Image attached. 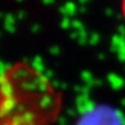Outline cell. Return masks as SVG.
I'll use <instances>...</instances> for the list:
<instances>
[{"mask_svg": "<svg viewBox=\"0 0 125 125\" xmlns=\"http://www.w3.org/2000/svg\"><path fill=\"white\" fill-rule=\"evenodd\" d=\"M122 12H123L124 19H125V0H122Z\"/></svg>", "mask_w": 125, "mask_h": 125, "instance_id": "cell-2", "label": "cell"}, {"mask_svg": "<svg viewBox=\"0 0 125 125\" xmlns=\"http://www.w3.org/2000/svg\"><path fill=\"white\" fill-rule=\"evenodd\" d=\"M76 125H123V120L116 111L104 105H98L81 113Z\"/></svg>", "mask_w": 125, "mask_h": 125, "instance_id": "cell-1", "label": "cell"}]
</instances>
